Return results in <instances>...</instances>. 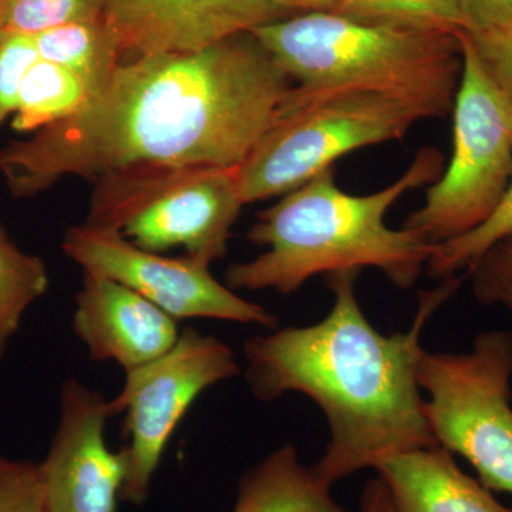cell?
Instances as JSON below:
<instances>
[{"label": "cell", "instance_id": "18", "mask_svg": "<svg viewBox=\"0 0 512 512\" xmlns=\"http://www.w3.org/2000/svg\"><path fill=\"white\" fill-rule=\"evenodd\" d=\"M45 262L16 247L0 224V348L15 335L26 311L45 295Z\"/></svg>", "mask_w": 512, "mask_h": 512}, {"label": "cell", "instance_id": "21", "mask_svg": "<svg viewBox=\"0 0 512 512\" xmlns=\"http://www.w3.org/2000/svg\"><path fill=\"white\" fill-rule=\"evenodd\" d=\"M104 0H8L2 30L35 37L69 23L103 18Z\"/></svg>", "mask_w": 512, "mask_h": 512}, {"label": "cell", "instance_id": "7", "mask_svg": "<svg viewBox=\"0 0 512 512\" xmlns=\"http://www.w3.org/2000/svg\"><path fill=\"white\" fill-rule=\"evenodd\" d=\"M512 333H478L468 352L423 349L417 380L434 439L466 458L478 481L512 495Z\"/></svg>", "mask_w": 512, "mask_h": 512}, {"label": "cell", "instance_id": "22", "mask_svg": "<svg viewBox=\"0 0 512 512\" xmlns=\"http://www.w3.org/2000/svg\"><path fill=\"white\" fill-rule=\"evenodd\" d=\"M467 275L478 302L512 311V231L491 245Z\"/></svg>", "mask_w": 512, "mask_h": 512}, {"label": "cell", "instance_id": "6", "mask_svg": "<svg viewBox=\"0 0 512 512\" xmlns=\"http://www.w3.org/2000/svg\"><path fill=\"white\" fill-rule=\"evenodd\" d=\"M419 120L424 116L416 107L389 94L296 97L291 90L281 117L239 165L242 201L288 194L352 151L400 140Z\"/></svg>", "mask_w": 512, "mask_h": 512}, {"label": "cell", "instance_id": "12", "mask_svg": "<svg viewBox=\"0 0 512 512\" xmlns=\"http://www.w3.org/2000/svg\"><path fill=\"white\" fill-rule=\"evenodd\" d=\"M295 15L286 0H104L103 12L131 57L197 52Z\"/></svg>", "mask_w": 512, "mask_h": 512}, {"label": "cell", "instance_id": "29", "mask_svg": "<svg viewBox=\"0 0 512 512\" xmlns=\"http://www.w3.org/2000/svg\"><path fill=\"white\" fill-rule=\"evenodd\" d=\"M6 3H8V0H0V30H2L3 15H5Z\"/></svg>", "mask_w": 512, "mask_h": 512}, {"label": "cell", "instance_id": "20", "mask_svg": "<svg viewBox=\"0 0 512 512\" xmlns=\"http://www.w3.org/2000/svg\"><path fill=\"white\" fill-rule=\"evenodd\" d=\"M512 231V177L503 200L494 214L481 227L470 234L437 245L431 255L426 272L430 278H454L466 272L494 245L498 239Z\"/></svg>", "mask_w": 512, "mask_h": 512}, {"label": "cell", "instance_id": "2", "mask_svg": "<svg viewBox=\"0 0 512 512\" xmlns=\"http://www.w3.org/2000/svg\"><path fill=\"white\" fill-rule=\"evenodd\" d=\"M359 274L325 275L335 302L320 322L276 328L244 343L245 380L256 399L302 393L325 414L328 446L312 467L332 485L397 454L437 446L417 380L420 340L463 281L454 276L420 293L412 328L384 335L357 301Z\"/></svg>", "mask_w": 512, "mask_h": 512}, {"label": "cell", "instance_id": "13", "mask_svg": "<svg viewBox=\"0 0 512 512\" xmlns=\"http://www.w3.org/2000/svg\"><path fill=\"white\" fill-rule=\"evenodd\" d=\"M73 330L90 359L113 360L126 373L163 356L181 333L178 320L140 293L90 271L76 295Z\"/></svg>", "mask_w": 512, "mask_h": 512}, {"label": "cell", "instance_id": "16", "mask_svg": "<svg viewBox=\"0 0 512 512\" xmlns=\"http://www.w3.org/2000/svg\"><path fill=\"white\" fill-rule=\"evenodd\" d=\"M40 59L66 67L96 93L123 57L119 37L104 18L69 23L35 36Z\"/></svg>", "mask_w": 512, "mask_h": 512}, {"label": "cell", "instance_id": "3", "mask_svg": "<svg viewBox=\"0 0 512 512\" xmlns=\"http://www.w3.org/2000/svg\"><path fill=\"white\" fill-rule=\"evenodd\" d=\"M444 165L439 148H420L399 180L369 195L340 190L335 168L322 171L256 214L248 241L266 249L229 266L225 285L291 295L316 275L376 268L397 288H412L436 245L410 229L387 227L384 218L407 191L439 181Z\"/></svg>", "mask_w": 512, "mask_h": 512}, {"label": "cell", "instance_id": "1", "mask_svg": "<svg viewBox=\"0 0 512 512\" xmlns=\"http://www.w3.org/2000/svg\"><path fill=\"white\" fill-rule=\"evenodd\" d=\"M288 73L252 32L190 53L131 57L67 119L0 150L10 194L137 168L239 167L279 117Z\"/></svg>", "mask_w": 512, "mask_h": 512}, {"label": "cell", "instance_id": "15", "mask_svg": "<svg viewBox=\"0 0 512 512\" xmlns=\"http://www.w3.org/2000/svg\"><path fill=\"white\" fill-rule=\"evenodd\" d=\"M332 487L286 444L239 478L232 512H349L335 500Z\"/></svg>", "mask_w": 512, "mask_h": 512}, {"label": "cell", "instance_id": "25", "mask_svg": "<svg viewBox=\"0 0 512 512\" xmlns=\"http://www.w3.org/2000/svg\"><path fill=\"white\" fill-rule=\"evenodd\" d=\"M0 512H46L39 464L0 458Z\"/></svg>", "mask_w": 512, "mask_h": 512}, {"label": "cell", "instance_id": "26", "mask_svg": "<svg viewBox=\"0 0 512 512\" xmlns=\"http://www.w3.org/2000/svg\"><path fill=\"white\" fill-rule=\"evenodd\" d=\"M508 23H512V0H460L463 32H483Z\"/></svg>", "mask_w": 512, "mask_h": 512}, {"label": "cell", "instance_id": "8", "mask_svg": "<svg viewBox=\"0 0 512 512\" xmlns=\"http://www.w3.org/2000/svg\"><path fill=\"white\" fill-rule=\"evenodd\" d=\"M463 72L453 107V154L403 228L433 245L470 234L497 210L512 177V117L458 30Z\"/></svg>", "mask_w": 512, "mask_h": 512}, {"label": "cell", "instance_id": "30", "mask_svg": "<svg viewBox=\"0 0 512 512\" xmlns=\"http://www.w3.org/2000/svg\"><path fill=\"white\" fill-rule=\"evenodd\" d=\"M2 353H3V349H2V348H0V355H2Z\"/></svg>", "mask_w": 512, "mask_h": 512}, {"label": "cell", "instance_id": "17", "mask_svg": "<svg viewBox=\"0 0 512 512\" xmlns=\"http://www.w3.org/2000/svg\"><path fill=\"white\" fill-rule=\"evenodd\" d=\"M93 94L82 77L39 57L23 79L12 127L26 133L50 126L73 116Z\"/></svg>", "mask_w": 512, "mask_h": 512}, {"label": "cell", "instance_id": "11", "mask_svg": "<svg viewBox=\"0 0 512 512\" xmlns=\"http://www.w3.org/2000/svg\"><path fill=\"white\" fill-rule=\"evenodd\" d=\"M110 400L76 379L63 384L60 417L40 480L46 512H117L128 466L107 446Z\"/></svg>", "mask_w": 512, "mask_h": 512}, {"label": "cell", "instance_id": "28", "mask_svg": "<svg viewBox=\"0 0 512 512\" xmlns=\"http://www.w3.org/2000/svg\"><path fill=\"white\" fill-rule=\"evenodd\" d=\"M296 15L309 12H333L340 0H286Z\"/></svg>", "mask_w": 512, "mask_h": 512}, {"label": "cell", "instance_id": "27", "mask_svg": "<svg viewBox=\"0 0 512 512\" xmlns=\"http://www.w3.org/2000/svg\"><path fill=\"white\" fill-rule=\"evenodd\" d=\"M357 512H394L392 497L382 478L377 476L367 481Z\"/></svg>", "mask_w": 512, "mask_h": 512}, {"label": "cell", "instance_id": "23", "mask_svg": "<svg viewBox=\"0 0 512 512\" xmlns=\"http://www.w3.org/2000/svg\"><path fill=\"white\" fill-rule=\"evenodd\" d=\"M460 32L512 117V23L483 32Z\"/></svg>", "mask_w": 512, "mask_h": 512}, {"label": "cell", "instance_id": "4", "mask_svg": "<svg viewBox=\"0 0 512 512\" xmlns=\"http://www.w3.org/2000/svg\"><path fill=\"white\" fill-rule=\"evenodd\" d=\"M252 33L291 77L296 97L370 90L412 104L424 119L453 113L463 72L457 32L309 12Z\"/></svg>", "mask_w": 512, "mask_h": 512}, {"label": "cell", "instance_id": "14", "mask_svg": "<svg viewBox=\"0 0 512 512\" xmlns=\"http://www.w3.org/2000/svg\"><path fill=\"white\" fill-rule=\"evenodd\" d=\"M375 470L394 512H512L439 444L387 458Z\"/></svg>", "mask_w": 512, "mask_h": 512}, {"label": "cell", "instance_id": "19", "mask_svg": "<svg viewBox=\"0 0 512 512\" xmlns=\"http://www.w3.org/2000/svg\"><path fill=\"white\" fill-rule=\"evenodd\" d=\"M333 13L379 25L456 33L460 0H340Z\"/></svg>", "mask_w": 512, "mask_h": 512}, {"label": "cell", "instance_id": "24", "mask_svg": "<svg viewBox=\"0 0 512 512\" xmlns=\"http://www.w3.org/2000/svg\"><path fill=\"white\" fill-rule=\"evenodd\" d=\"M37 59L35 37L0 35V127L18 109L23 79Z\"/></svg>", "mask_w": 512, "mask_h": 512}, {"label": "cell", "instance_id": "9", "mask_svg": "<svg viewBox=\"0 0 512 512\" xmlns=\"http://www.w3.org/2000/svg\"><path fill=\"white\" fill-rule=\"evenodd\" d=\"M241 373L227 343L197 329L181 330L163 356L126 373L119 394L110 400L113 416H124L128 473L121 500L146 503L165 447L185 413L205 390Z\"/></svg>", "mask_w": 512, "mask_h": 512}, {"label": "cell", "instance_id": "10", "mask_svg": "<svg viewBox=\"0 0 512 512\" xmlns=\"http://www.w3.org/2000/svg\"><path fill=\"white\" fill-rule=\"evenodd\" d=\"M62 249L83 271L128 286L175 320H227L278 328L274 313L217 281L210 266L137 247L114 229L86 222L73 225L64 231Z\"/></svg>", "mask_w": 512, "mask_h": 512}, {"label": "cell", "instance_id": "5", "mask_svg": "<svg viewBox=\"0 0 512 512\" xmlns=\"http://www.w3.org/2000/svg\"><path fill=\"white\" fill-rule=\"evenodd\" d=\"M244 205L239 167L137 168L96 181L86 224L210 266L227 255Z\"/></svg>", "mask_w": 512, "mask_h": 512}]
</instances>
